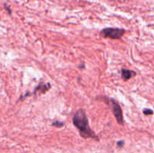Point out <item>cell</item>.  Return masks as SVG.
I'll use <instances>...</instances> for the list:
<instances>
[{
	"mask_svg": "<svg viewBox=\"0 0 154 153\" xmlns=\"http://www.w3.org/2000/svg\"><path fill=\"white\" fill-rule=\"evenodd\" d=\"M126 33V30L120 28H105L100 32L99 34L104 38H110L113 40L120 39Z\"/></svg>",
	"mask_w": 154,
	"mask_h": 153,
	"instance_id": "cell-3",
	"label": "cell"
},
{
	"mask_svg": "<svg viewBox=\"0 0 154 153\" xmlns=\"http://www.w3.org/2000/svg\"><path fill=\"white\" fill-rule=\"evenodd\" d=\"M51 84L48 83V82H46V83H42V82H41V83H39L38 86L36 87L35 89L33 91L32 94H35V93H37L38 92L39 93H42V94H44V93L48 92V90L51 88Z\"/></svg>",
	"mask_w": 154,
	"mask_h": 153,
	"instance_id": "cell-5",
	"label": "cell"
},
{
	"mask_svg": "<svg viewBox=\"0 0 154 153\" xmlns=\"http://www.w3.org/2000/svg\"><path fill=\"white\" fill-rule=\"evenodd\" d=\"M124 144H125L124 141L120 140V141H118V142H117V147H119V148H122V147H123Z\"/></svg>",
	"mask_w": 154,
	"mask_h": 153,
	"instance_id": "cell-8",
	"label": "cell"
},
{
	"mask_svg": "<svg viewBox=\"0 0 154 153\" xmlns=\"http://www.w3.org/2000/svg\"><path fill=\"white\" fill-rule=\"evenodd\" d=\"M104 99H105V102L109 106L110 109H111L113 114L115 116L116 119H117V122L120 125H123L124 122H123V110H122L120 104L115 99L111 98L105 97Z\"/></svg>",
	"mask_w": 154,
	"mask_h": 153,
	"instance_id": "cell-2",
	"label": "cell"
},
{
	"mask_svg": "<svg viewBox=\"0 0 154 153\" xmlns=\"http://www.w3.org/2000/svg\"><path fill=\"white\" fill-rule=\"evenodd\" d=\"M52 125L56 128H62L63 126H64V123H63V122H60L58 121V120H57V121L54 122L52 123Z\"/></svg>",
	"mask_w": 154,
	"mask_h": 153,
	"instance_id": "cell-6",
	"label": "cell"
},
{
	"mask_svg": "<svg viewBox=\"0 0 154 153\" xmlns=\"http://www.w3.org/2000/svg\"><path fill=\"white\" fill-rule=\"evenodd\" d=\"M137 74L136 72L134 71V70H129V69H124L123 68L121 70V76L122 79L124 81H128L129 80H130L131 78L133 77L134 76H135Z\"/></svg>",
	"mask_w": 154,
	"mask_h": 153,
	"instance_id": "cell-4",
	"label": "cell"
},
{
	"mask_svg": "<svg viewBox=\"0 0 154 153\" xmlns=\"http://www.w3.org/2000/svg\"><path fill=\"white\" fill-rule=\"evenodd\" d=\"M143 112H144V115H152L153 114V110L151 109H144L143 110Z\"/></svg>",
	"mask_w": 154,
	"mask_h": 153,
	"instance_id": "cell-7",
	"label": "cell"
},
{
	"mask_svg": "<svg viewBox=\"0 0 154 153\" xmlns=\"http://www.w3.org/2000/svg\"><path fill=\"white\" fill-rule=\"evenodd\" d=\"M73 124L79 130L80 135L84 139L92 138L96 140H99V137L90 128L89 120L85 111L83 109H79L75 112L72 118Z\"/></svg>",
	"mask_w": 154,
	"mask_h": 153,
	"instance_id": "cell-1",
	"label": "cell"
}]
</instances>
